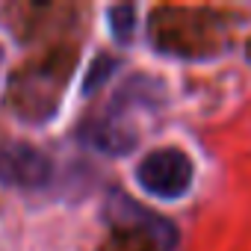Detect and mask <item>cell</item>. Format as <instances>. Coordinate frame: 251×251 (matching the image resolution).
I'll use <instances>...</instances> for the list:
<instances>
[{
    "instance_id": "obj_1",
    "label": "cell",
    "mask_w": 251,
    "mask_h": 251,
    "mask_svg": "<svg viewBox=\"0 0 251 251\" xmlns=\"http://www.w3.org/2000/svg\"><path fill=\"white\" fill-rule=\"evenodd\" d=\"M233 18L201 6H160L148 18V39L177 59H213L227 50Z\"/></svg>"
},
{
    "instance_id": "obj_2",
    "label": "cell",
    "mask_w": 251,
    "mask_h": 251,
    "mask_svg": "<svg viewBox=\"0 0 251 251\" xmlns=\"http://www.w3.org/2000/svg\"><path fill=\"white\" fill-rule=\"evenodd\" d=\"M77 65V50L74 48H50L39 53L36 59L24 62L6 89V103L15 115L24 121H50L62 103L65 86L71 80V71Z\"/></svg>"
},
{
    "instance_id": "obj_3",
    "label": "cell",
    "mask_w": 251,
    "mask_h": 251,
    "mask_svg": "<svg viewBox=\"0 0 251 251\" xmlns=\"http://www.w3.org/2000/svg\"><path fill=\"white\" fill-rule=\"evenodd\" d=\"M106 236L98 251H177L180 233L172 219L136 204L130 195L112 192L103 207Z\"/></svg>"
},
{
    "instance_id": "obj_4",
    "label": "cell",
    "mask_w": 251,
    "mask_h": 251,
    "mask_svg": "<svg viewBox=\"0 0 251 251\" xmlns=\"http://www.w3.org/2000/svg\"><path fill=\"white\" fill-rule=\"evenodd\" d=\"M195 177V166L180 148H157L148 157H142L136 169V180L148 195L177 201L189 192Z\"/></svg>"
},
{
    "instance_id": "obj_5",
    "label": "cell",
    "mask_w": 251,
    "mask_h": 251,
    "mask_svg": "<svg viewBox=\"0 0 251 251\" xmlns=\"http://www.w3.org/2000/svg\"><path fill=\"white\" fill-rule=\"evenodd\" d=\"M53 163L45 151L27 142L0 145V183L18 189H42L50 180Z\"/></svg>"
},
{
    "instance_id": "obj_6",
    "label": "cell",
    "mask_w": 251,
    "mask_h": 251,
    "mask_svg": "<svg viewBox=\"0 0 251 251\" xmlns=\"http://www.w3.org/2000/svg\"><path fill=\"white\" fill-rule=\"evenodd\" d=\"M80 136L86 139V145H92V148H98L103 154H112V157L115 154H127L136 145L133 124L118 112V106H112L103 115H92L80 127Z\"/></svg>"
},
{
    "instance_id": "obj_7",
    "label": "cell",
    "mask_w": 251,
    "mask_h": 251,
    "mask_svg": "<svg viewBox=\"0 0 251 251\" xmlns=\"http://www.w3.org/2000/svg\"><path fill=\"white\" fill-rule=\"evenodd\" d=\"M133 30H136V6L124 3L109 9V33L118 45H127L133 39Z\"/></svg>"
},
{
    "instance_id": "obj_8",
    "label": "cell",
    "mask_w": 251,
    "mask_h": 251,
    "mask_svg": "<svg viewBox=\"0 0 251 251\" xmlns=\"http://www.w3.org/2000/svg\"><path fill=\"white\" fill-rule=\"evenodd\" d=\"M112 68H115V65H112V59H109V56H100V59H98V65H92V74H89V80H86V86H83V89H86V95H89L92 89H98V86L109 77V71H112Z\"/></svg>"
},
{
    "instance_id": "obj_9",
    "label": "cell",
    "mask_w": 251,
    "mask_h": 251,
    "mask_svg": "<svg viewBox=\"0 0 251 251\" xmlns=\"http://www.w3.org/2000/svg\"><path fill=\"white\" fill-rule=\"evenodd\" d=\"M0 65H3V48H0Z\"/></svg>"
}]
</instances>
